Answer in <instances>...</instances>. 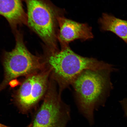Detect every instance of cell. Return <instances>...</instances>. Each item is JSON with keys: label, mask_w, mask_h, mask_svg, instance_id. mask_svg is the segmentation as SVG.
Returning <instances> with one entry per match:
<instances>
[{"label": "cell", "mask_w": 127, "mask_h": 127, "mask_svg": "<svg viewBox=\"0 0 127 127\" xmlns=\"http://www.w3.org/2000/svg\"><path fill=\"white\" fill-rule=\"evenodd\" d=\"M23 0L27 10V26L42 40L44 47L52 50H59L58 19L64 16V11L57 7L50 0Z\"/></svg>", "instance_id": "obj_3"}, {"label": "cell", "mask_w": 127, "mask_h": 127, "mask_svg": "<svg viewBox=\"0 0 127 127\" xmlns=\"http://www.w3.org/2000/svg\"><path fill=\"white\" fill-rule=\"evenodd\" d=\"M122 104L123 105L125 109V113L127 116V99L124 100L122 101Z\"/></svg>", "instance_id": "obj_10"}, {"label": "cell", "mask_w": 127, "mask_h": 127, "mask_svg": "<svg viewBox=\"0 0 127 127\" xmlns=\"http://www.w3.org/2000/svg\"><path fill=\"white\" fill-rule=\"evenodd\" d=\"M61 48V50H52L44 47L42 56L45 67L50 70V77L58 86L60 95L84 71L112 68L104 62L77 54L69 46Z\"/></svg>", "instance_id": "obj_1"}, {"label": "cell", "mask_w": 127, "mask_h": 127, "mask_svg": "<svg viewBox=\"0 0 127 127\" xmlns=\"http://www.w3.org/2000/svg\"><path fill=\"white\" fill-rule=\"evenodd\" d=\"M0 127H12L6 126V125L2 124L0 123ZM25 127H32V125L31 124L28 125L27 126Z\"/></svg>", "instance_id": "obj_11"}, {"label": "cell", "mask_w": 127, "mask_h": 127, "mask_svg": "<svg viewBox=\"0 0 127 127\" xmlns=\"http://www.w3.org/2000/svg\"><path fill=\"white\" fill-rule=\"evenodd\" d=\"M58 20L57 38L61 47L69 46V43L76 39L85 41L93 38L92 28L87 24L77 23L64 16L59 17Z\"/></svg>", "instance_id": "obj_7"}, {"label": "cell", "mask_w": 127, "mask_h": 127, "mask_svg": "<svg viewBox=\"0 0 127 127\" xmlns=\"http://www.w3.org/2000/svg\"><path fill=\"white\" fill-rule=\"evenodd\" d=\"M50 74V70L46 68L26 77L14 96L15 104L22 113H28L45 96Z\"/></svg>", "instance_id": "obj_6"}, {"label": "cell", "mask_w": 127, "mask_h": 127, "mask_svg": "<svg viewBox=\"0 0 127 127\" xmlns=\"http://www.w3.org/2000/svg\"><path fill=\"white\" fill-rule=\"evenodd\" d=\"M99 23L103 31H110L115 33L127 44V20L103 13L99 19Z\"/></svg>", "instance_id": "obj_9"}, {"label": "cell", "mask_w": 127, "mask_h": 127, "mask_svg": "<svg viewBox=\"0 0 127 127\" xmlns=\"http://www.w3.org/2000/svg\"><path fill=\"white\" fill-rule=\"evenodd\" d=\"M112 68L86 70L71 84L79 110L91 124L94 123L95 110L103 102L110 86Z\"/></svg>", "instance_id": "obj_2"}, {"label": "cell", "mask_w": 127, "mask_h": 127, "mask_svg": "<svg viewBox=\"0 0 127 127\" xmlns=\"http://www.w3.org/2000/svg\"><path fill=\"white\" fill-rule=\"evenodd\" d=\"M13 32L15 36V46L11 51L4 52V77L0 84V92L14 79L21 76L27 77L46 69L42 57L33 55L28 50L21 32L17 30Z\"/></svg>", "instance_id": "obj_4"}, {"label": "cell", "mask_w": 127, "mask_h": 127, "mask_svg": "<svg viewBox=\"0 0 127 127\" xmlns=\"http://www.w3.org/2000/svg\"><path fill=\"white\" fill-rule=\"evenodd\" d=\"M57 85L50 78L43 101L33 116L32 127H66L70 117V109L62 99Z\"/></svg>", "instance_id": "obj_5"}, {"label": "cell", "mask_w": 127, "mask_h": 127, "mask_svg": "<svg viewBox=\"0 0 127 127\" xmlns=\"http://www.w3.org/2000/svg\"><path fill=\"white\" fill-rule=\"evenodd\" d=\"M23 0H0V15L8 22L13 32L17 27L27 24V16L24 10Z\"/></svg>", "instance_id": "obj_8"}]
</instances>
